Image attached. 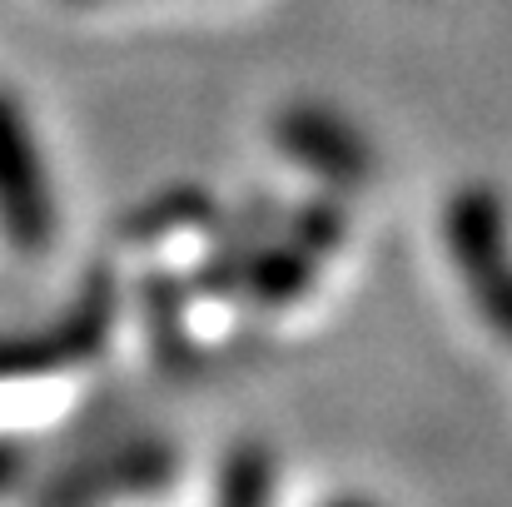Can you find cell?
<instances>
[{"instance_id":"cell-5","label":"cell","mask_w":512,"mask_h":507,"mask_svg":"<svg viewBox=\"0 0 512 507\" xmlns=\"http://www.w3.org/2000/svg\"><path fill=\"white\" fill-rule=\"evenodd\" d=\"M110 314H115V284L95 279L80 299V309L55 324L50 338L40 343H0V378H30V373H55L70 363H85L100 353V343L110 334Z\"/></svg>"},{"instance_id":"cell-8","label":"cell","mask_w":512,"mask_h":507,"mask_svg":"<svg viewBox=\"0 0 512 507\" xmlns=\"http://www.w3.org/2000/svg\"><path fill=\"white\" fill-rule=\"evenodd\" d=\"M15 478H20V453H15L10 443H0V493H5Z\"/></svg>"},{"instance_id":"cell-2","label":"cell","mask_w":512,"mask_h":507,"mask_svg":"<svg viewBox=\"0 0 512 507\" xmlns=\"http://www.w3.org/2000/svg\"><path fill=\"white\" fill-rule=\"evenodd\" d=\"M0 229L15 249L35 254L55 234V199L40 165L35 135L10 95H0Z\"/></svg>"},{"instance_id":"cell-9","label":"cell","mask_w":512,"mask_h":507,"mask_svg":"<svg viewBox=\"0 0 512 507\" xmlns=\"http://www.w3.org/2000/svg\"><path fill=\"white\" fill-rule=\"evenodd\" d=\"M329 507H373V503H363V498H343V503H329Z\"/></svg>"},{"instance_id":"cell-6","label":"cell","mask_w":512,"mask_h":507,"mask_svg":"<svg viewBox=\"0 0 512 507\" xmlns=\"http://www.w3.org/2000/svg\"><path fill=\"white\" fill-rule=\"evenodd\" d=\"M219 507H269V463H264V453L244 448L224 463Z\"/></svg>"},{"instance_id":"cell-1","label":"cell","mask_w":512,"mask_h":507,"mask_svg":"<svg viewBox=\"0 0 512 507\" xmlns=\"http://www.w3.org/2000/svg\"><path fill=\"white\" fill-rule=\"evenodd\" d=\"M443 244L458 279L468 284L473 309L493 338L512 348V224L498 189L463 184L443 209Z\"/></svg>"},{"instance_id":"cell-3","label":"cell","mask_w":512,"mask_h":507,"mask_svg":"<svg viewBox=\"0 0 512 507\" xmlns=\"http://www.w3.org/2000/svg\"><path fill=\"white\" fill-rule=\"evenodd\" d=\"M343 234H348V224H343L339 204L304 209L279 244L254 254V264H249V299L264 304V309H284V304L304 299L314 274H319V264L339 249Z\"/></svg>"},{"instance_id":"cell-4","label":"cell","mask_w":512,"mask_h":507,"mask_svg":"<svg viewBox=\"0 0 512 507\" xmlns=\"http://www.w3.org/2000/svg\"><path fill=\"white\" fill-rule=\"evenodd\" d=\"M274 140L299 160V165L319 169L329 184H348V189H363L373 179V150L363 145V135L339 120L334 110L324 105H294L279 115L274 125Z\"/></svg>"},{"instance_id":"cell-7","label":"cell","mask_w":512,"mask_h":507,"mask_svg":"<svg viewBox=\"0 0 512 507\" xmlns=\"http://www.w3.org/2000/svg\"><path fill=\"white\" fill-rule=\"evenodd\" d=\"M204 214H209V199H204L199 189H174V194H165L155 209H145L130 229L145 234V239H160V234H174V229L204 224Z\"/></svg>"}]
</instances>
